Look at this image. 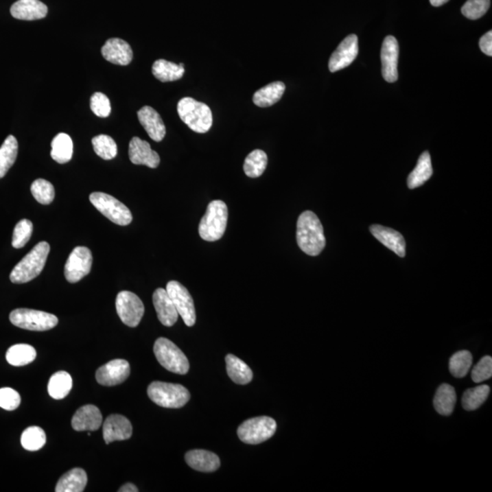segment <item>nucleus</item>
Masks as SVG:
<instances>
[{
	"label": "nucleus",
	"mask_w": 492,
	"mask_h": 492,
	"mask_svg": "<svg viewBox=\"0 0 492 492\" xmlns=\"http://www.w3.org/2000/svg\"><path fill=\"white\" fill-rule=\"evenodd\" d=\"M297 244L305 254L316 257L326 246V237L320 220L316 213L305 211L299 216L296 227Z\"/></svg>",
	"instance_id": "nucleus-1"
},
{
	"label": "nucleus",
	"mask_w": 492,
	"mask_h": 492,
	"mask_svg": "<svg viewBox=\"0 0 492 492\" xmlns=\"http://www.w3.org/2000/svg\"><path fill=\"white\" fill-rule=\"evenodd\" d=\"M51 246L47 242H40L14 268L10 275L11 282H30L43 272L46 265Z\"/></svg>",
	"instance_id": "nucleus-2"
},
{
	"label": "nucleus",
	"mask_w": 492,
	"mask_h": 492,
	"mask_svg": "<svg viewBox=\"0 0 492 492\" xmlns=\"http://www.w3.org/2000/svg\"><path fill=\"white\" fill-rule=\"evenodd\" d=\"M177 111L180 119L194 132L207 133L212 127V110L202 102L185 97L178 102Z\"/></svg>",
	"instance_id": "nucleus-3"
},
{
	"label": "nucleus",
	"mask_w": 492,
	"mask_h": 492,
	"mask_svg": "<svg viewBox=\"0 0 492 492\" xmlns=\"http://www.w3.org/2000/svg\"><path fill=\"white\" fill-rule=\"evenodd\" d=\"M228 208L221 200H215L208 204L207 213L199 224V235L204 241L220 240L226 230Z\"/></svg>",
	"instance_id": "nucleus-4"
},
{
	"label": "nucleus",
	"mask_w": 492,
	"mask_h": 492,
	"mask_svg": "<svg viewBox=\"0 0 492 492\" xmlns=\"http://www.w3.org/2000/svg\"><path fill=\"white\" fill-rule=\"evenodd\" d=\"M150 399L160 407L180 408L187 404L191 395L188 389L179 384L154 382L149 386Z\"/></svg>",
	"instance_id": "nucleus-5"
},
{
	"label": "nucleus",
	"mask_w": 492,
	"mask_h": 492,
	"mask_svg": "<svg viewBox=\"0 0 492 492\" xmlns=\"http://www.w3.org/2000/svg\"><path fill=\"white\" fill-rule=\"evenodd\" d=\"M154 352L158 362L167 371L174 374L185 375L190 369V363L182 351L171 340L165 338L155 341Z\"/></svg>",
	"instance_id": "nucleus-6"
},
{
	"label": "nucleus",
	"mask_w": 492,
	"mask_h": 492,
	"mask_svg": "<svg viewBox=\"0 0 492 492\" xmlns=\"http://www.w3.org/2000/svg\"><path fill=\"white\" fill-rule=\"evenodd\" d=\"M277 424L270 417H257L244 421L239 426L237 435L244 443L257 445L273 437Z\"/></svg>",
	"instance_id": "nucleus-7"
},
{
	"label": "nucleus",
	"mask_w": 492,
	"mask_h": 492,
	"mask_svg": "<svg viewBox=\"0 0 492 492\" xmlns=\"http://www.w3.org/2000/svg\"><path fill=\"white\" fill-rule=\"evenodd\" d=\"M10 320L14 326L30 331L51 330L58 323L57 316L52 314L27 308L13 310L10 313Z\"/></svg>",
	"instance_id": "nucleus-8"
},
{
	"label": "nucleus",
	"mask_w": 492,
	"mask_h": 492,
	"mask_svg": "<svg viewBox=\"0 0 492 492\" xmlns=\"http://www.w3.org/2000/svg\"><path fill=\"white\" fill-rule=\"evenodd\" d=\"M90 201L99 213L114 224L125 226L132 221L129 208L110 194L93 193L90 196Z\"/></svg>",
	"instance_id": "nucleus-9"
},
{
	"label": "nucleus",
	"mask_w": 492,
	"mask_h": 492,
	"mask_svg": "<svg viewBox=\"0 0 492 492\" xmlns=\"http://www.w3.org/2000/svg\"><path fill=\"white\" fill-rule=\"evenodd\" d=\"M116 310L122 323L130 327H136L144 315V305L137 294L130 291H121L117 296Z\"/></svg>",
	"instance_id": "nucleus-10"
},
{
	"label": "nucleus",
	"mask_w": 492,
	"mask_h": 492,
	"mask_svg": "<svg viewBox=\"0 0 492 492\" xmlns=\"http://www.w3.org/2000/svg\"><path fill=\"white\" fill-rule=\"evenodd\" d=\"M166 291L186 326L193 327L196 322V307L187 289L177 281H169Z\"/></svg>",
	"instance_id": "nucleus-11"
},
{
	"label": "nucleus",
	"mask_w": 492,
	"mask_h": 492,
	"mask_svg": "<svg viewBox=\"0 0 492 492\" xmlns=\"http://www.w3.org/2000/svg\"><path fill=\"white\" fill-rule=\"evenodd\" d=\"M93 266V255L84 246H78L69 255L65 265V277L69 283H77L90 274Z\"/></svg>",
	"instance_id": "nucleus-12"
},
{
	"label": "nucleus",
	"mask_w": 492,
	"mask_h": 492,
	"mask_svg": "<svg viewBox=\"0 0 492 492\" xmlns=\"http://www.w3.org/2000/svg\"><path fill=\"white\" fill-rule=\"evenodd\" d=\"M358 54V38L355 34L347 36L331 55L328 68L331 72L341 71L355 60Z\"/></svg>",
	"instance_id": "nucleus-13"
},
{
	"label": "nucleus",
	"mask_w": 492,
	"mask_h": 492,
	"mask_svg": "<svg viewBox=\"0 0 492 492\" xmlns=\"http://www.w3.org/2000/svg\"><path fill=\"white\" fill-rule=\"evenodd\" d=\"M130 374V364L124 360H114L101 366L96 372L97 382L113 386L124 383Z\"/></svg>",
	"instance_id": "nucleus-14"
},
{
	"label": "nucleus",
	"mask_w": 492,
	"mask_h": 492,
	"mask_svg": "<svg viewBox=\"0 0 492 492\" xmlns=\"http://www.w3.org/2000/svg\"><path fill=\"white\" fill-rule=\"evenodd\" d=\"M399 47L396 38L388 36L384 40L382 49V75L386 82H396L399 78Z\"/></svg>",
	"instance_id": "nucleus-15"
},
{
	"label": "nucleus",
	"mask_w": 492,
	"mask_h": 492,
	"mask_svg": "<svg viewBox=\"0 0 492 492\" xmlns=\"http://www.w3.org/2000/svg\"><path fill=\"white\" fill-rule=\"evenodd\" d=\"M129 157L133 164L152 169L157 168L161 162L159 154L152 150L150 143L139 137H133L130 141Z\"/></svg>",
	"instance_id": "nucleus-16"
},
{
	"label": "nucleus",
	"mask_w": 492,
	"mask_h": 492,
	"mask_svg": "<svg viewBox=\"0 0 492 492\" xmlns=\"http://www.w3.org/2000/svg\"><path fill=\"white\" fill-rule=\"evenodd\" d=\"M132 426L129 419L124 416L114 414L108 417L104 423V438L105 443L126 441L132 437Z\"/></svg>",
	"instance_id": "nucleus-17"
},
{
	"label": "nucleus",
	"mask_w": 492,
	"mask_h": 492,
	"mask_svg": "<svg viewBox=\"0 0 492 492\" xmlns=\"http://www.w3.org/2000/svg\"><path fill=\"white\" fill-rule=\"evenodd\" d=\"M102 424L101 410L96 406L86 405L75 412L71 426L76 432H95Z\"/></svg>",
	"instance_id": "nucleus-18"
},
{
	"label": "nucleus",
	"mask_w": 492,
	"mask_h": 492,
	"mask_svg": "<svg viewBox=\"0 0 492 492\" xmlns=\"http://www.w3.org/2000/svg\"><path fill=\"white\" fill-rule=\"evenodd\" d=\"M105 60L116 65L126 66L132 62L133 52L130 44L121 38H110L102 49Z\"/></svg>",
	"instance_id": "nucleus-19"
},
{
	"label": "nucleus",
	"mask_w": 492,
	"mask_h": 492,
	"mask_svg": "<svg viewBox=\"0 0 492 492\" xmlns=\"http://www.w3.org/2000/svg\"><path fill=\"white\" fill-rule=\"evenodd\" d=\"M152 301L156 310L158 319L165 327H172L178 320V314L166 289L158 288L152 296Z\"/></svg>",
	"instance_id": "nucleus-20"
},
{
	"label": "nucleus",
	"mask_w": 492,
	"mask_h": 492,
	"mask_svg": "<svg viewBox=\"0 0 492 492\" xmlns=\"http://www.w3.org/2000/svg\"><path fill=\"white\" fill-rule=\"evenodd\" d=\"M10 13L21 21H38L45 18L48 7L40 0H19L11 7Z\"/></svg>",
	"instance_id": "nucleus-21"
},
{
	"label": "nucleus",
	"mask_w": 492,
	"mask_h": 492,
	"mask_svg": "<svg viewBox=\"0 0 492 492\" xmlns=\"http://www.w3.org/2000/svg\"><path fill=\"white\" fill-rule=\"evenodd\" d=\"M138 118L152 140L162 141L165 137L166 128L162 117L154 108L144 106L138 111Z\"/></svg>",
	"instance_id": "nucleus-22"
},
{
	"label": "nucleus",
	"mask_w": 492,
	"mask_h": 492,
	"mask_svg": "<svg viewBox=\"0 0 492 492\" xmlns=\"http://www.w3.org/2000/svg\"><path fill=\"white\" fill-rule=\"evenodd\" d=\"M371 232L377 240L393 251L395 254L399 255V257H405L406 242L401 233L391 229V228L379 224L371 225Z\"/></svg>",
	"instance_id": "nucleus-23"
},
{
	"label": "nucleus",
	"mask_w": 492,
	"mask_h": 492,
	"mask_svg": "<svg viewBox=\"0 0 492 492\" xmlns=\"http://www.w3.org/2000/svg\"><path fill=\"white\" fill-rule=\"evenodd\" d=\"M185 461L191 469L202 472L218 471L221 465L218 455L204 449L190 450L186 453Z\"/></svg>",
	"instance_id": "nucleus-24"
},
{
	"label": "nucleus",
	"mask_w": 492,
	"mask_h": 492,
	"mask_svg": "<svg viewBox=\"0 0 492 492\" xmlns=\"http://www.w3.org/2000/svg\"><path fill=\"white\" fill-rule=\"evenodd\" d=\"M88 477L84 469L75 468L60 478L56 492H82L87 485Z\"/></svg>",
	"instance_id": "nucleus-25"
},
{
	"label": "nucleus",
	"mask_w": 492,
	"mask_h": 492,
	"mask_svg": "<svg viewBox=\"0 0 492 492\" xmlns=\"http://www.w3.org/2000/svg\"><path fill=\"white\" fill-rule=\"evenodd\" d=\"M285 91V85L283 82H272L257 91L253 97V102L261 108L273 106L282 98Z\"/></svg>",
	"instance_id": "nucleus-26"
},
{
	"label": "nucleus",
	"mask_w": 492,
	"mask_h": 492,
	"mask_svg": "<svg viewBox=\"0 0 492 492\" xmlns=\"http://www.w3.org/2000/svg\"><path fill=\"white\" fill-rule=\"evenodd\" d=\"M432 174V158H430L429 152H425L421 155V157H419L415 169L408 175V188L415 189L423 185L427 180L430 179Z\"/></svg>",
	"instance_id": "nucleus-27"
},
{
	"label": "nucleus",
	"mask_w": 492,
	"mask_h": 492,
	"mask_svg": "<svg viewBox=\"0 0 492 492\" xmlns=\"http://www.w3.org/2000/svg\"><path fill=\"white\" fill-rule=\"evenodd\" d=\"M228 376L233 382L239 385H246L252 382L253 372L246 363L232 354L225 358Z\"/></svg>",
	"instance_id": "nucleus-28"
},
{
	"label": "nucleus",
	"mask_w": 492,
	"mask_h": 492,
	"mask_svg": "<svg viewBox=\"0 0 492 492\" xmlns=\"http://www.w3.org/2000/svg\"><path fill=\"white\" fill-rule=\"evenodd\" d=\"M457 395L455 389L449 384H442L436 392L434 408L436 411L442 416H449L454 410Z\"/></svg>",
	"instance_id": "nucleus-29"
},
{
	"label": "nucleus",
	"mask_w": 492,
	"mask_h": 492,
	"mask_svg": "<svg viewBox=\"0 0 492 492\" xmlns=\"http://www.w3.org/2000/svg\"><path fill=\"white\" fill-rule=\"evenodd\" d=\"M185 69L165 60H158L152 65V74L162 82H175L182 79Z\"/></svg>",
	"instance_id": "nucleus-30"
},
{
	"label": "nucleus",
	"mask_w": 492,
	"mask_h": 492,
	"mask_svg": "<svg viewBox=\"0 0 492 492\" xmlns=\"http://www.w3.org/2000/svg\"><path fill=\"white\" fill-rule=\"evenodd\" d=\"M37 357L34 347L27 344H18L8 349L5 360L14 366L29 365Z\"/></svg>",
	"instance_id": "nucleus-31"
},
{
	"label": "nucleus",
	"mask_w": 492,
	"mask_h": 492,
	"mask_svg": "<svg viewBox=\"0 0 492 492\" xmlns=\"http://www.w3.org/2000/svg\"><path fill=\"white\" fill-rule=\"evenodd\" d=\"M51 155L58 163L64 164L71 160L73 154V143L66 133H58L52 140Z\"/></svg>",
	"instance_id": "nucleus-32"
},
{
	"label": "nucleus",
	"mask_w": 492,
	"mask_h": 492,
	"mask_svg": "<svg viewBox=\"0 0 492 492\" xmlns=\"http://www.w3.org/2000/svg\"><path fill=\"white\" fill-rule=\"evenodd\" d=\"M18 151V141L13 135L8 136L0 147V179L7 174L8 169L15 163Z\"/></svg>",
	"instance_id": "nucleus-33"
},
{
	"label": "nucleus",
	"mask_w": 492,
	"mask_h": 492,
	"mask_svg": "<svg viewBox=\"0 0 492 492\" xmlns=\"http://www.w3.org/2000/svg\"><path fill=\"white\" fill-rule=\"evenodd\" d=\"M72 388L71 375L66 371H58L51 377L48 384L49 396L54 399H63Z\"/></svg>",
	"instance_id": "nucleus-34"
},
{
	"label": "nucleus",
	"mask_w": 492,
	"mask_h": 492,
	"mask_svg": "<svg viewBox=\"0 0 492 492\" xmlns=\"http://www.w3.org/2000/svg\"><path fill=\"white\" fill-rule=\"evenodd\" d=\"M268 163V154L262 150H255L244 160V174L250 178L260 177L265 172Z\"/></svg>",
	"instance_id": "nucleus-35"
},
{
	"label": "nucleus",
	"mask_w": 492,
	"mask_h": 492,
	"mask_svg": "<svg viewBox=\"0 0 492 492\" xmlns=\"http://www.w3.org/2000/svg\"><path fill=\"white\" fill-rule=\"evenodd\" d=\"M490 394V386L482 385L469 388L464 392L462 406L465 410L472 411L479 408L486 401Z\"/></svg>",
	"instance_id": "nucleus-36"
},
{
	"label": "nucleus",
	"mask_w": 492,
	"mask_h": 492,
	"mask_svg": "<svg viewBox=\"0 0 492 492\" xmlns=\"http://www.w3.org/2000/svg\"><path fill=\"white\" fill-rule=\"evenodd\" d=\"M46 433L40 427H30L21 435V445L29 452H37L46 444Z\"/></svg>",
	"instance_id": "nucleus-37"
},
{
	"label": "nucleus",
	"mask_w": 492,
	"mask_h": 492,
	"mask_svg": "<svg viewBox=\"0 0 492 492\" xmlns=\"http://www.w3.org/2000/svg\"><path fill=\"white\" fill-rule=\"evenodd\" d=\"M472 365V355L467 350L455 353L449 360V371L452 376L461 379L468 374Z\"/></svg>",
	"instance_id": "nucleus-38"
},
{
	"label": "nucleus",
	"mask_w": 492,
	"mask_h": 492,
	"mask_svg": "<svg viewBox=\"0 0 492 492\" xmlns=\"http://www.w3.org/2000/svg\"><path fill=\"white\" fill-rule=\"evenodd\" d=\"M94 152L104 160H111L116 157L118 148L115 141L109 135H98L93 139Z\"/></svg>",
	"instance_id": "nucleus-39"
},
{
	"label": "nucleus",
	"mask_w": 492,
	"mask_h": 492,
	"mask_svg": "<svg viewBox=\"0 0 492 492\" xmlns=\"http://www.w3.org/2000/svg\"><path fill=\"white\" fill-rule=\"evenodd\" d=\"M32 196L41 204H49L55 198V189L49 180H36L32 185Z\"/></svg>",
	"instance_id": "nucleus-40"
},
{
	"label": "nucleus",
	"mask_w": 492,
	"mask_h": 492,
	"mask_svg": "<svg viewBox=\"0 0 492 492\" xmlns=\"http://www.w3.org/2000/svg\"><path fill=\"white\" fill-rule=\"evenodd\" d=\"M33 233V224L30 220L23 219L16 224L13 232L12 246L22 248L30 241Z\"/></svg>",
	"instance_id": "nucleus-41"
},
{
	"label": "nucleus",
	"mask_w": 492,
	"mask_h": 492,
	"mask_svg": "<svg viewBox=\"0 0 492 492\" xmlns=\"http://www.w3.org/2000/svg\"><path fill=\"white\" fill-rule=\"evenodd\" d=\"M490 5L491 0H468L461 8V12L467 19L475 21L484 16Z\"/></svg>",
	"instance_id": "nucleus-42"
},
{
	"label": "nucleus",
	"mask_w": 492,
	"mask_h": 492,
	"mask_svg": "<svg viewBox=\"0 0 492 492\" xmlns=\"http://www.w3.org/2000/svg\"><path fill=\"white\" fill-rule=\"evenodd\" d=\"M91 109L99 118H106L111 111L109 98L102 93H94L91 98Z\"/></svg>",
	"instance_id": "nucleus-43"
},
{
	"label": "nucleus",
	"mask_w": 492,
	"mask_h": 492,
	"mask_svg": "<svg viewBox=\"0 0 492 492\" xmlns=\"http://www.w3.org/2000/svg\"><path fill=\"white\" fill-rule=\"evenodd\" d=\"M492 376V358L486 355L479 361L471 372L472 380L475 383H482Z\"/></svg>",
	"instance_id": "nucleus-44"
},
{
	"label": "nucleus",
	"mask_w": 492,
	"mask_h": 492,
	"mask_svg": "<svg viewBox=\"0 0 492 492\" xmlns=\"http://www.w3.org/2000/svg\"><path fill=\"white\" fill-rule=\"evenodd\" d=\"M21 402V396L13 388H0V408L8 411L15 410L19 407Z\"/></svg>",
	"instance_id": "nucleus-45"
},
{
	"label": "nucleus",
	"mask_w": 492,
	"mask_h": 492,
	"mask_svg": "<svg viewBox=\"0 0 492 492\" xmlns=\"http://www.w3.org/2000/svg\"><path fill=\"white\" fill-rule=\"evenodd\" d=\"M480 51L486 55L492 56V32L486 33L483 37L480 38Z\"/></svg>",
	"instance_id": "nucleus-46"
},
{
	"label": "nucleus",
	"mask_w": 492,
	"mask_h": 492,
	"mask_svg": "<svg viewBox=\"0 0 492 492\" xmlns=\"http://www.w3.org/2000/svg\"><path fill=\"white\" fill-rule=\"evenodd\" d=\"M119 492H138V488L132 483H126L119 489Z\"/></svg>",
	"instance_id": "nucleus-47"
},
{
	"label": "nucleus",
	"mask_w": 492,
	"mask_h": 492,
	"mask_svg": "<svg viewBox=\"0 0 492 492\" xmlns=\"http://www.w3.org/2000/svg\"><path fill=\"white\" fill-rule=\"evenodd\" d=\"M430 4L433 5V7H441V5L446 4L447 2H449V0H430Z\"/></svg>",
	"instance_id": "nucleus-48"
}]
</instances>
